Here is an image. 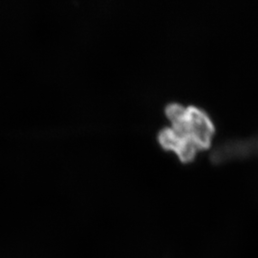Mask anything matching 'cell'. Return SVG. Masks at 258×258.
I'll use <instances>...</instances> for the list:
<instances>
[{
	"label": "cell",
	"instance_id": "obj_1",
	"mask_svg": "<svg viewBox=\"0 0 258 258\" xmlns=\"http://www.w3.org/2000/svg\"><path fill=\"white\" fill-rule=\"evenodd\" d=\"M166 115L171 127L160 131L158 140L163 148L176 153L181 162L194 161L198 151L211 147L215 130L205 111L170 103L166 106Z\"/></svg>",
	"mask_w": 258,
	"mask_h": 258
}]
</instances>
